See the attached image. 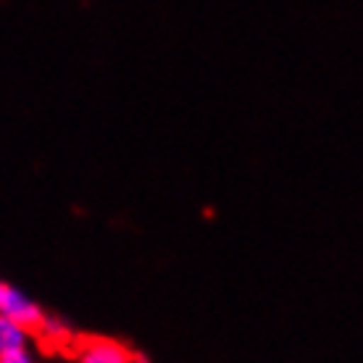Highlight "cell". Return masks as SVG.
<instances>
[{
    "label": "cell",
    "mask_w": 363,
    "mask_h": 363,
    "mask_svg": "<svg viewBox=\"0 0 363 363\" xmlns=\"http://www.w3.org/2000/svg\"><path fill=\"white\" fill-rule=\"evenodd\" d=\"M0 313L9 316L11 321H16L18 327H24L27 332H37V327H40L43 318H45L43 308L37 306L35 300L27 298V295L21 290H16V287H9V284L0 292Z\"/></svg>",
    "instance_id": "cell-1"
},
{
    "label": "cell",
    "mask_w": 363,
    "mask_h": 363,
    "mask_svg": "<svg viewBox=\"0 0 363 363\" xmlns=\"http://www.w3.org/2000/svg\"><path fill=\"white\" fill-rule=\"evenodd\" d=\"M79 363H135V353L127 345H121L118 340L108 337H90L79 342L77 350Z\"/></svg>",
    "instance_id": "cell-2"
},
{
    "label": "cell",
    "mask_w": 363,
    "mask_h": 363,
    "mask_svg": "<svg viewBox=\"0 0 363 363\" xmlns=\"http://www.w3.org/2000/svg\"><path fill=\"white\" fill-rule=\"evenodd\" d=\"M24 345H27V329L0 313V355L24 350Z\"/></svg>",
    "instance_id": "cell-3"
},
{
    "label": "cell",
    "mask_w": 363,
    "mask_h": 363,
    "mask_svg": "<svg viewBox=\"0 0 363 363\" xmlns=\"http://www.w3.org/2000/svg\"><path fill=\"white\" fill-rule=\"evenodd\" d=\"M0 363H35V361H32V355L27 350H13V353L0 355Z\"/></svg>",
    "instance_id": "cell-4"
},
{
    "label": "cell",
    "mask_w": 363,
    "mask_h": 363,
    "mask_svg": "<svg viewBox=\"0 0 363 363\" xmlns=\"http://www.w3.org/2000/svg\"><path fill=\"white\" fill-rule=\"evenodd\" d=\"M3 287H6V284H3V281H0V292H3Z\"/></svg>",
    "instance_id": "cell-5"
}]
</instances>
